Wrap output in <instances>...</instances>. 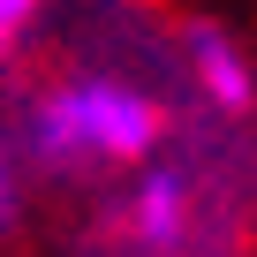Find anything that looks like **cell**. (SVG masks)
<instances>
[{
	"label": "cell",
	"instance_id": "obj_1",
	"mask_svg": "<svg viewBox=\"0 0 257 257\" xmlns=\"http://www.w3.org/2000/svg\"><path fill=\"white\" fill-rule=\"evenodd\" d=\"M152 137H159V106L128 83H68L38 113V152L53 159H76V152L128 159V152H152Z\"/></svg>",
	"mask_w": 257,
	"mask_h": 257
},
{
	"label": "cell",
	"instance_id": "obj_2",
	"mask_svg": "<svg viewBox=\"0 0 257 257\" xmlns=\"http://www.w3.org/2000/svg\"><path fill=\"white\" fill-rule=\"evenodd\" d=\"M189 61H197L212 106H249V68H242V53H234L219 31H189Z\"/></svg>",
	"mask_w": 257,
	"mask_h": 257
},
{
	"label": "cell",
	"instance_id": "obj_3",
	"mask_svg": "<svg viewBox=\"0 0 257 257\" xmlns=\"http://www.w3.org/2000/svg\"><path fill=\"white\" fill-rule=\"evenodd\" d=\"M182 219H189V182H182V174H152V182L137 189V234H144V242H174Z\"/></svg>",
	"mask_w": 257,
	"mask_h": 257
},
{
	"label": "cell",
	"instance_id": "obj_5",
	"mask_svg": "<svg viewBox=\"0 0 257 257\" xmlns=\"http://www.w3.org/2000/svg\"><path fill=\"white\" fill-rule=\"evenodd\" d=\"M0 197H8V182H0Z\"/></svg>",
	"mask_w": 257,
	"mask_h": 257
},
{
	"label": "cell",
	"instance_id": "obj_4",
	"mask_svg": "<svg viewBox=\"0 0 257 257\" xmlns=\"http://www.w3.org/2000/svg\"><path fill=\"white\" fill-rule=\"evenodd\" d=\"M38 8H46V0H0V53H8V46L31 31V16H38Z\"/></svg>",
	"mask_w": 257,
	"mask_h": 257
}]
</instances>
